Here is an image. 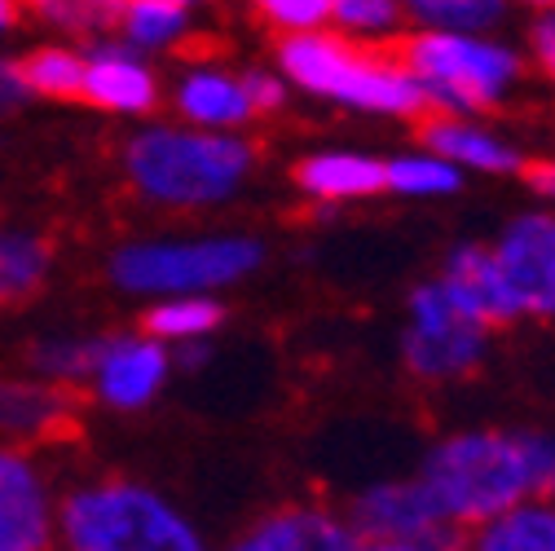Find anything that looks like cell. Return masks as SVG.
Returning <instances> with one entry per match:
<instances>
[{
  "label": "cell",
  "instance_id": "cell-28",
  "mask_svg": "<svg viewBox=\"0 0 555 551\" xmlns=\"http://www.w3.org/2000/svg\"><path fill=\"white\" fill-rule=\"evenodd\" d=\"M128 0H23V10H31L40 23L72 31V36H98L106 27H119Z\"/></svg>",
  "mask_w": 555,
  "mask_h": 551
},
{
  "label": "cell",
  "instance_id": "cell-11",
  "mask_svg": "<svg viewBox=\"0 0 555 551\" xmlns=\"http://www.w3.org/2000/svg\"><path fill=\"white\" fill-rule=\"evenodd\" d=\"M168 375H172V349L159 344L155 335H146V331L106 335L89 388L106 410L132 415V410H146L164 393Z\"/></svg>",
  "mask_w": 555,
  "mask_h": 551
},
{
  "label": "cell",
  "instance_id": "cell-35",
  "mask_svg": "<svg viewBox=\"0 0 555 551\" xmlns=\"http://www.w3.org/2000/svg\"><path fill=\"white\" fill-rule=\"evenodd\" d=\"M23 18V0H0V36H10Z\"/></svg>",
  "mask_w": 555,
  "mask_h": 551
},
{
  "label": "cell",
  "instance_id": "cell-36",
  "mask_svg": "<svg viewBox=\"0 0 555 551\" xmlns=\"http://www.w3.org/2000/svg\"><path fill=\"white\" fill-rule=\"evenodd\" d=\"M520 5H529V10H538V14H551L555 0H520Z\"/></svg>",
  "mask_w": 555,
  "mask_h": 551
},
{
  "label": "cell",
  "instance_id": "cell-19",
  "mask_svg": "<svg viewBox=\"0 0 555 551\" xmlns=\"http://www.w3.org/2000/svg\"><path fill=\"white\" fill-rule=\"evenodd\" d=\"M467 551H555V499H525L467 534Z\"/></svg>",
  "mask_w": 555,
  "mask_h": 551
},
{
  "label": "cell",
  "instance_id": "cell-21",
  "mask_svg": "<svg viewBox=\"0 0 555 551\" xmlns=\"http://www.w3.org/2000/svg\"><path fill=\"white\" fill-rule=\"evenodd\" d=\"M102 339L106 335H80V331H57L31 344L27 362L36 367V380L66 388V384H89L93 367L102 358Z\"/></svg>",
  "mask_w": 555,
  "mask_h": 551
},
{
  "label": "cell",
  "instance_id": "cell-4",
  "mask_svg": "<svg viewBox=\"0 0 555 551\" xmlns=\"http://www.w3.org/2000/svg\"><path fill=\"white\" fill-rule=\"evenodd\" d=\"M57 538L66 551H212L168 495L128 476L85 480L57 499Z\"/></svg>",
  "mask_w": 555,
  "mask_h": 551
},
{
  "label": "cell",
  "instance_id": "cell-18",
  "mask_svg": "<svg viewBox=\"0 0 555 551\" xmlns=\"http://www.w3.org/2000/svg\"><path fill=\"white\" fill-rule=\"evenodd\" d=\"M296 190L313 203H362L388 194L384 159L371 151H309L296 164Z\"/></svg>",
  "mask_w": 555,
  "mask_h": 551
},
{
  "label": "cell",
  "instance_id": "cell-2",
  "mask_svg": "<svg viewBox=\"0 0 555 551\" xmlns=\"http://www.w3.org/2000/svg\"><path fill=\"white\" fill-rule=\"evenodd\" d=\"M256 172V146L238 132L146 124L124 142V177L155 208L203 213L230 203Z\"/></svg>",
  "mask_w": 555,
  "mask_h": 551
},
{
  "label": "cell",
  "instance_id": "cell-17",
  "mask_svg": "<svg viewBox=\"0 0 555 551\" xmlns=\"http://www.w3.org/2000/svg\"><path fill=\"white\" fill-rule=\"evenodd\" d=\"M76 428V401L66 388L44 380H14L0 375V441L27 446V441H57Z\"/></svg>",
  "mask_w": 555,
  "mask_h": 551
},
{
  "label": "cell",
  "instance_id": "cell-23",
  "mask_svg": "<svg viewBox=\"0 0 555 551\" xmlns=\"http://www.w3.org/2000/svg\"><path fill=\"white\" fill-rule=\"evenodd\" d=\"M384 177H388V194L397 198H450L463 190V172L424 146L384 159Z\"/></svg>",
  "mask_w": 555,
  "mask_h": 551
},
{
  "label": "cell",
  "instance_id": "cell-7",
  "mask_svg": "<svg viewBox=\"0 0 555 551\" xmlns=\"http://www.w3.org/2000/svg\"><path fill=\"white\" fill-rule=\"evenodd\" d=\"M490 354V331L472 313L454 305L441 279H428L410 292L405 331H401V362L424 384H454L472 375Z\"/></svg>",
  "mask_w": 555,
  "mask_h": 551
},
{
  "label": "cell",
  "instance_id": "cell-8",
  "mask_svg": "<svg viewBox=\"0 0 555 551\" xmlns=\"http://www.w3.org/2000/svg\"><path fill=\"white\" fill-rule=\"evenodd\" d=\"M525 318H555V208L516 213L490 243Z\"/></svg>",
  "mask_w": 555,
  "mask_h": 551
},
{
  "label": "cell",
  "instance_id": "cell-9",
  "mask_svg": "<svg viewBox=\"0 0 555 551\" xmlns=\"http://www.w3.org/2000/svg\"><path fill=\"white\" fill-rule=\"evenodd\" d=\"M57 538V499L44 467L0 441V551H49Z\"/></svg>",
  "mask_w": 555,
  "mask_h": 551
},
{
  "label": "cell",
  "instance_id": "cell-3",
  "mask_svg": "<svg viewBox=\"0 0 555 551\" xmlns=\"http://www.w3.org/2000/svg\"><path fill=\"white\" fill-rule=\"evenodd\" d=\"M278 76L287 89H300L309 98L388 115V119H420L428 115V98L405 72V62L392 53H375L371 44H353L339 31H313L292 36L278 44Z\"/></svg>",
  "mask_w": 555,
  "mask_h": 551
},
{
  "label": "cell",
  "instance_id": "cell-37",
  "mask_svg": "<svg viewBox=\"0 0 555 551\" xmlns=\"http://www.w3.org/2000/svg\"><path fill=\"white\" fill-rule=\"evenodd\" d=\"M172 5H185L190 10V5H198V0H172Z\"/></svg>",
  "mask_w": 555,
  "mask_h": 551
},
{
  "label": "cell",
  "instance_id": "cell-16",
  "mask_svg": "<svg viewBox=\"0 0 555 551\" xmlns=\"http://www.w3.org/2000/svg\"><path fill=\"white\" fill-rule=\"evenodd\" d=\"M172 106L190 128H207V132H238L243 124L256 119L243 76L225 72L217 62H198L190 72H181L172 89Z\"/></svg>",
  "mask_w": 555,
  "mask_h": 551
},
{
  "label": "cell",
  "instance_id": "cell-38",
  "mask_svg": "<svg viewBox=\"0 0 555 551\" xmlns=\"http://www.w3.org/2000/svg\"><path fill=\"white\" fill-rule=\"evenodd\" d=\"M397 5H401V10H410V5H414V0H397Z\"/></svg>",
  "mask_w": 555,
  "mask_h": 551
},
{
  "label": "cell",
  "instance_id": "cell-34",
  "mask_svg": "<svg viewBox=\"0 0 555 551\" xmlns=\"http://www.w3.org/2000/svg\"><path fill=\"white\" fill-rule=\"evenodd\" d=\"M459 538H437V542H375V538H358L353 551H459Z\"/></svg>",
  "mask_w": 555,
  "mask_h": 551
},
{
  "label": "cell",
  "instance_id": "cell-13",
  "mask_svg": "<svg viewBox=\"0 0 555 551\" xmlns=\"http://www.w3.org/2000/svg\"><path fill=\"white\" fill-rule=\"evenodd\" d=\"M80 98L111 115H151L159 106V76L146 53L124 40H98L85 53V89Z\"/></svg>",
  "mask_w": 555,
  "mask_h": 551
},
{
  "label": "cell",
  "instance_id": "cell-25",
  "mask_svg": "<svg viewBox=\"0 0 555 551\" xmlns=\"http://www.w3.org/2000/svg\"><path fill=\"white\" fill-rule=\"evenodd\" d=\"M23 80H27L31 98H53V102L80 98V89H85V53L66 49V44L31 49L23 57Z\"/></svg>",
  "mask_w": 555,
  "mask_h": 551
},
{
  "label": "cell",
  "instance_id": "cell-14",
  "mask_svg": "<svg viewBox=\"0 0 555 551\" xmlns=\"http://www.w3.org/2000/svg\"><path fill=\"white\" fill-rule=\"evenodd\" d=\"M441 287L454 296V305L463 313H472L485 331L494 326H512L520 322V305H516V292L507 283V273L499 269L494 260V247L490 243H459L446 265H441Z\"/></svg>",
  "mask_w": 555,
  "mask_h": 551
},
{
  "label": "cell",
  "instance_id": "cell-20",
  "mask_svg": "<svg viewBox=\"0 0 555 551\" xmlns=\"http://www.w3.org/2000/svg\"><path fill=\"white\" fill-rule=\"evenodd\" d=\"M53 273V247L36 230L0 226V305L31 300Z\"/></svg>",
  "mask_w": 555,
  "mask_h": 551
},
{
  "label": "cell",
  "instance_id": "cell-6",
  "mask_svg": "<svg viewBox=\"0 0 555 551\" xmlns=\"http://www.w3.org/2000/svg\"><path fill=\"white\" fill-rule=\"evenodd\" d=\"M405 72L420 80L428 115H485L494 111L516 85L525 62L507 40L472 31H410L401 36Z\"/></svg>",
  "mask_w": 555,
  "mask_h": 551
},
{
  "label": "cell",
  "instance_id": "cell-31",
  "mask_svg": "<svg viewBox=\"0 0 555 551\" xmlns=\"http://www.w3.org/2000/svg\"><path fill=\"white\" fill-rule=\"evenodd\" d=\"M27 98H31V93H27V80H23V62L0 57V115L18 111Z\"/></svg>",
  "mask_w": 555,
  "mask_h": 551
},
{
  "label": "cell",
  "instance_id": "cell-10",
  "mask_svg": "<svg viewBox=\"0 0 555 551\" xmlns=\"http://www.w3.org/2000/svg\"><path fill=\"white\" fill-rule=\"evenodd\" d=\"M349 525L358 529V538H375V542L459 538V529H450V521L441 516V508L433 503V495L420 476L375 480V486H366L349 508Z\"/></svg>",
  "mask_w": 555,
  "mask_h": 551
},
{
  "label": "cell",
  "instance_id": "cell-30",
  "mask_svg": "<svg viewBox=\"0 0 555 551\" xmlns=\"http://www.w3.org/2000/svg\"><path fill=\"white\" fill-rule=\"evenodd\" d=\"M243 85H247V98L256 106V115H269L287 102V85L278 72H243Z\"/></svg>",
  "mask_w": 555,
  "mask_h": 551
},
{
  "label": "cell",
  "instance_id": "cell-1",
  "mask_svg": "<svg viewBox=\"0 0 555 551\" xmlns=\"http://www.w3.org/2000/svg\"><path fill=\"white\" fill-rule=\"evenodd\" d=\"M450 529H476L525 499H555L551 428H463L441 437L414 472Z\"/></svg>",
  "mask_w": 555,
  "mask_h": 551
},
{
  "label": "cell",
  "instance_id": "cell-5",
  "mask_svg": "<svg viewBox=\"0 0 555 551\" xmlns=\"http://www.w3.org/2000/svg\"><path fill=\"white\" fill-rule=\"evenodd\" d=\"M264 265V243L256 234H194V239H132L106 260L111 283L124 296L177 300L217 296L238 287Z\"/></svg>",
  "mask_w": 555,
  "mask_h": 551
},
{
  "label": "cell",
  "instance_id": "cell-29",
  "mask_svg": "<svg viewBox=\"0 0 555 551\" xmlns=\"http://www.w3.org/2000/svg\"><path fill=\"white\" fill-rule=\"evenodd\" d=\"M260 18L283 36H313V31H331V14H335V0H256Z\"/></svg>",
  "mask_w": 555,
  "mask_h": 551
},
{
  "label": "cell",
  "instance_id": "cell-26",
  "mask_svg": "<svg viewBox=\"0 0 555 551\" xmlns=\"http://www.w3.org/2000/svg\"><path fill=\"white\" fill-rule=\"evenodd\" d=\"M424 31H472L490 36L507 18V0H414L405 10Z\"/></svg>",
  "mask_w": 555,
  "mask_h": 551
},
{
  "label": "cell",
  "instance_id": "cell-12",
  "mask_svg": "<svg viewBox=\"0 0 555 551\" xmlns=\"http://www.w3.org/2000/svg\"><path fill=\"white\" fill-rule=\"evenodd\" d=\"M353 547H358V529L349 525V516L318 503L273 508L225 542V551H353Z\"/></svg>",
  "mask_w": 555,
  "mask_h": 551
},
{
  "label": "cell",
  "instance_id": "cell-39",
  "mask_svg": "<svg viewBox=\"0 0 555 551\" xmlns=\"http://www.w3.org/2000/svg\"><path fill=\"white\" fill-rule=\"evenodd\" d=\"M238 5H256V0H238Z\"/></svg>",
  "mask_w": 555,
  "mask_h": 551
},
{
  "label": "cell",
  "instance_id": "cell-32",
  "mask_svg": "<svg viewBox=\"0 0 555 551\" xmlns=\"http://www.w3.org/2000/svg\"><path fill=\"white\" fill-rule=\"evenodd\" d=\"M529 44H533L538 66L555 80V10H551V14H538V23H533V31H529Z\"/></svg>",
  "mask_w": 555,
  "mask_h": 551
},
{
  "label": "cell",
  "instance_id": "cell-24",
  "mask_svg": "<svg viewBox=\"0 0 555 551\" xmlns=\"http://www.w3.org/2000/svg\"><path fill=\"white\" fill-rule=\"evenodd\" d=\"M124 44L137 53H159L190 36V10L172 0H128L119 14Z\"/></svg>",
  "mask_w": 555,
  "mask_h": 551
},
{
  "label": "cell",
  "instance_id": "cell-22",
  "mask_svg": "<svg viewBox=\"0 0 555 551\" xmlns=\"http://www.w3.org/2000/svg\"><path fill=\"white\" fill-rule=\"evenodd\" d=\"M221 322H225V309L217 296H177V300H155L142 318V331L172 349V344L212 339Z\"/></svg>",
  "mask_w": 555,
  "mask_h": 551
},
{
  "label": "cell",
  "instance_id": "cell-15",
  "mask_svg": "<svg viewBox=\"0 0 555 551\" xmlns=\"http://www.w3.org/2000/svg\"><path fill=\"white\" fill-rule=\"evenodd\" d=\"M420 146L450 159L459 172H485V177H512L525 172V151L507 142L503 132L485 128L467 115H428L420 128Z\"/></svg>",
  "mask_w": 555,
  "mask_h": 551
},
{
  "label": "cell",
  "instance_id": "cell-33",
  "mask_svg": "<svg viewBox=\"0 0 555 551\" xmlns=\"http://www.w3.org/2000/svg\"><path fill=\"white\" fill-rule=\"evenodd\" d=\"M520 177L529 181V190H533L538 198H546L551 208H555V159H529Z\"/></svg>",
  "mask_w": 555,
  "mask_h": 551
},
{
  "label": "cell",
  "instance_id": "cell-27",
  "mask_svg": "<svg viewBox=\"0 0 555 551\" xmlns=\"http://www.w3.org/2000/svg\"><path fill=\"white\" fill-rule=\"evenodd\" d=\"M405 10L397 0H335V14H331V27L353 40V44H388L401 36L405 27Z\"/></svg>",
  "mask_w": 555,
  "mask_h": 551
}]
</instances>
